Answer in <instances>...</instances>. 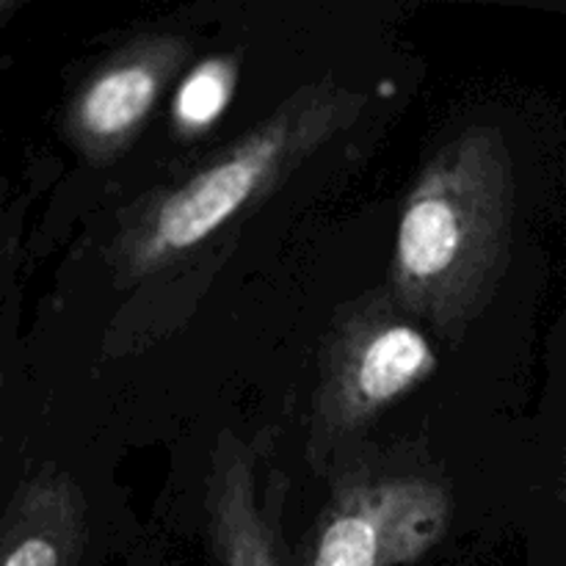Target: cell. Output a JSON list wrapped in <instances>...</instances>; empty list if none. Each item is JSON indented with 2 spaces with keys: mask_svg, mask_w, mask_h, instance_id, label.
<instances>
[{
  "mask_svg": "<svg viewBox=\"0 0 566 566\" xmlns=\"http://www.w3.org/2000/svg\"><path fill=\"white\" fill-rule=\"evenodd\" d=\"M238 81V61L213 55L186 72L171 105V122L182 138H191L216 125L230 105Z\"/></svg>",
  "mask_w": 566,
  "mask_h": 566,
  "instance_id": "obj_8",
  "label": "cell"
},
{
  "mask_svg": "<svg viewBox=\"0 0 566 566\" xmlns=\"http://www.w3.org/2000/svg\"><path fill=\"white\" fill-rule=\"evenodd\" d=\"M440 368L429 335L392 291H368L332 321L321 348V379L310 415L307 453L324 462L363 434L385 409Z\"/></svg>",
  "mask_w": 566,
  "mask_h": 566,
  "instance_id": "obj_3",
  "label": "cell"
},
{
  "mask_svg": "<svg viewBox=\"0 0 566 566\" xmlns=\"http://www.w3.org/2000/svg\"><path fill=\"white\" fill-rule=\"evenodd\" d=\"M191 61L177 33H144L105 55L64 108V142L92 166H108L133 147L160 94Z\"/></svg>",
  "mask_w": 566,
  "mask_h": 566,
  "instance_id": "obj_5",
  "label": "cell"
},
{
  "mask_svg": "<svg viewBox=\"0 0 566 566\" xmlns=\"http://www.w3.org/2000/svg\"><path fill=\"white\" fill-rule=\"evenodd\" d=\"M451 523V492L426 475L346 470L315 520L298 566H409Z\"/></svg>",
  "mask_w": 566,
  "mask_h": 566,
  "instance_id": "obj_4",
  "label": "cell"
},
{
  "mask_svg": "<svg viewBox=\"0 0 566 566\" xmlns=\"http://www.w3.org/2000/svg\"><path fill=\"white\" fill-rule=\"evenodd\" d=\"M517 171L506 136L464 127L423 166L403 199L390 291L415 321L462 340L512 263Z\"/></svg>",
  "mask_w": 566,
  "mask_h": 566,
  "instance_id": "obj_1",
  "label": "cell"
},
{
  "mask_svg": "<svg viewBox=\"0 0 566 566\" xmlns=\"http://www.w3.org/2000/svg\"><path fill=\"white\" fill-rule=\"evenodd\" d=\"M365 105L363 92L335 77L304 83L191 175L138 197L119 216L108 243L116 282L147 280L202 247L221 227L269 199L324 144L348 130Z\"/></svg>",
  "mask_w": 566,
  "mask_h": 566,
  "instance_id": "obj_2",
  "label": "cell"
},
{
  "mask_svg": "<svg viewBox=\"0 0 566 566\" xmlns=\"http://www.w3.org/2000/svg\"><path fill=\"white\" fill-rule=\"evenodd\" d=\"M205 514L219 566H282L280 536L258 501L252 453L232 431L216 437Z\"/></svg>",
  "mask_w": 566,
  "mask_h": 566,
  "instance_id": "obj_7",
  "label": "cell"
},
{
  "mask_svg": "<svg viewBox=\"0 0 566 566\" xmlns=\"http://www.w3.org/2000/svg\"><path fill=\"white\" fill-rule=\"evenodd\" d=\"M86 501L66 470L42 468L22 479L6 506L0 566H81Z\"/></svg>",
  "mask_w": 566,
  "mask_h": 566,
  "instance_id": "obj_6",
  "label": "cell"
}]
</instances>
